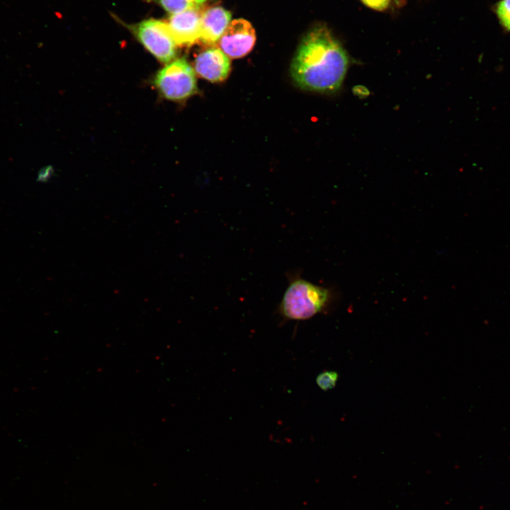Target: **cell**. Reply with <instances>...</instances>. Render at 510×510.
Wrapping results in <instances>:
<instances>
[{
  "label": "cell",
  "instance_id": "7c38bea8",
  "mask_svg": "<svg viewBox=\"0 0 510 510\" xmlns=\"http://www.w3.org/2000/svg\"><path fill=\"white\" fill-rule=\"evenodd\" d=\"M391 0H361L367 7L378 11H382L387 9Z\"/></svg>",
  "mask_w": 510,
  "mask_h": 510
},
{
  "label": "cell",
  "instance_id": "5b68a950",
  "mask_svg": "<svg viewBox=\"0 0 510 510\" xmlns=\"http://www.w3.org/2000/svg\"><path fill=\"white\" fill-rule=\"evenodd\" d=\"M256 42L251 24L242 18L230 23L218 41L219 48L228 57L240 58L246 55Z\"/></svg>",
  "mask_w": 510,
  "mask_h": 510
},
{
  "label": "cell",
  "instance_id": "6da1fadb",
  "mask_svg": "<svg viewBox=\"0 0 510 510\" xmlns=\"http://www.w3.org/2000/svg\"><path fill=\"white\" fill-rule=\"evenodd\" d=\"M348 62L341 45L325 26H319L302 40L291 63L290 74L302 89L332 93L341 87Z\"/></svg>",
  "mask_w": 510,
  "mask_h": 510
},
{
  "label": "cell",
  "instance_id": "30bf717a",
  "mask_svg": "<svg viewBox=\"0 0 510 510\" xmlns=\"http://www.w3.org/2000/svg\"><path fill=\"white\" fill-rule=\"evenodd\" d=\"M495 13L502 27L510 31V0H500L496 5Z\"/></svg>",
  "mask_w": 510,
  "mask_h": 510
},
{
  "label": "cell",
  "instance_id": "7a4b0ae2",
  "mask_svg": "<svg viewBox=\"0 0 510 510\" xmlns=\"http://www.w3.org/2000/svg\"><path fill=\"white\" fill-rule=\"evenodd\" d=\"M287 278L288 286L277 308L280 317L288 321L307 320L328 306L330 290L304 279L299 272L289 273Z\"/></svg>",
  "mask_w": 510,
  "mask_h": 510
},
{
  "label": "cell",
  "instance_id": "ba28073f",
  "mask_svg": "<svg viewBox=\"0 0 510 510\" xmlns=\"http://www.w3.org/2000/svg\"><path fill=\"white\" fill-rule=\"evenodd\" d=\"M231 13L220 6H212L201 12L200 38L203 43L213 45L224 33L230 23Z\"/></svg>",
  "mask_w": 510,
  "mask_h": 510
},
{
  "label": "cell",
  "instance_id": "277c9868",
  "mask_svg": "<svg viewBox=\"0 0 510 510\" xmlns=\"http://www.w3.org/2000/svg\"><path fill=\"white\" fill-rule=\"evenodd\" d=\"M133 30L137 40L160 62L167 64L174 60L177 45L166 22L145 20L136 25Z\"/></svg>",
  "mask_w": 510,
  "mask_h": 510
},
{
  "label": "cell",
  "instance_id": "3957f363",
  "mask_svg": "<svg viewBox=\"0 0 510 510\" xmlns=\"http://www.w3.org/2000/svg\"><path fill=\"white\" fill-rule=\"evenodd\" d=\"M153 84L159 94L172 101H180L197 92L195 72L185 58L167 63L153 78Z\"/></svg>",
  "mask_w": 510,
  "mask_h": 510
},
{
  "label": "cell",
  "instance_id": "8fae6325",
  "mask_svg": "<svg viewBox=\"0 0 510 510\" xmlns=\"http://www.w3.org/2000/svg\"><path fill=\"white\" fill-rule=\"evenodd\" d=\"M338 379V374L334 371H324L316 378L317 385L326 391L334 387Z\"/></svg>",
  "mask_w": 510,
  "mask_h": 510
},
{
  "label": "cell",
  "instance_id": "9c48e42d",
  "mask_svg": "<svg viewBox=\"0 0 510 510\" xmlns=\"http://www.w3.org/2000/svg\"><path fill=\"white\" fill-rule=\"evenodd\" d=\"M207 0H159L168 12L174 14L191 9H199Z\"/></svg>",
  "mask_w": 510,
  "mask_h": 510
},
{
  "label": "cell",
  "instance_id": "52a82bcc",
  "mask_svg": "<svg viewBox=\"0 0 510 510\" xmlns=\"http://www.w3.org/2000/svg\"><path fill=\"white\" fill-rule=\"evenodd\" d=\"M194 67L200 77L211 82H220L229 75L230 61L219 47H212L198 55Z\"/></svg>",
  "mask_w": 510,
  "mask_h": 510
},
{
  "label": "cell",
  "instance_id": "8992f818",
  "mask_svg": "<svg viewBox=\"0 0 510 510\" xmlns=\"http://www.w3.org/2000/svg\"><path fill=\"white\" fill-rule=\"evenodd\" d=\"M167 24L178 46H189L200 40L201 33L200 9H191L172 14Z\"/></svg>",
  "mask_w": 510,
  "mask_h": 510
}]
</instances>
